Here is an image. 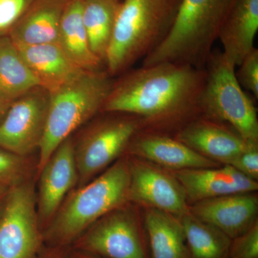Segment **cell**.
Here are the masks:
<instances>
[{
  "label": "cell",
  "mask_w": 258,
  "mask_h": 258,
  "mask_svg": "<svg viewBox=\"0 0 258 258\" xmlns=\"http://www.w3.org/2000/svg\"><path fill=\"white\" fill-rule=\"evenodd\" d=\"M128 201L181 217L189 205L182 186L173 173L150 161L129 159Z\"/></svg>",
  "instance_id": "obj_11"
},
{
  "label": "cell",
  "mask_w": 258,
  "mask_h": 258,
  "mask_svg": "<svg viewBox=\"0 0 258 258\" xmlns=\"http://www.w3.org/2000/svg\"><path fill=\"white\" fill-rule=\"evenodd\" d=\"M181 0H122L105 68L114 78L160 45L170 32Z\"/></svg>",
  "instance_id": "obj_3"
},
{
  "label": "cell",
  "mask_w": 258,
  "mask_h": 258,
  "mask_svg": "<svg viewBox=\"0 0 258 258\" xmlns=\"http://www.w3.org/2000/svg\"><path fill=\"white\" fill-rule=\"evenodd\" d=\"M229 258H258V222L232 239Z\"/></svg>",
  "instance_id": "obj_27"
},
{
  "label": "cell",
  "mask_w": 258,
  "mask_h": 258,
  "mask_svg": "<svg viewBox=\"0 0 258 258\" xmlns=\"http://www.w3.org/2000/svg\"><path fill=\"white\" fill-rule=\"evenodd\" d=\"M70 0H33L10 32L16 45L57 42L61 19Z\"/></svg>",
  "instance_id": "obj_17"
},
{
  "label": "cell",
  "mask_w": 258,
  "mask_h": 258,
  "mask_svg": "<svg viewBox=\"0 0 258 258\" xmlns=\"http://www.w3.org/2000/svg\"><path fill=\"white\" fill-rule=\"evenodd\" d=\"M184 189L188 203L233 194L255 192L257 181L247 177L233 166L183 169L173 171Z\"/></svg>",
  "instance_id": "obj_16"
},
{
  "label": "cell",
  "mask_w": 258,
  "mask_h": 258,
  "mask_svg": "<svg viewBox=\"0 0 258 258\" xmlns=\"http://www.w3.org/2000/svg\"><path fill=\"white\" fill-rule=\"evenodd\" d=\"M44 244L33 186L10 188L0 215V258H40Z\"/></svg>",
  "instance_id": "obj_9"
},
{
  "label": "cell",
  "mask_w": 258,
  "mask_h": 258,
  "mask_svg": "<svg viewBox=\"0 0 258 258\" xmlns=\"http://www.w3.org/2000/svg\"><path fill=\"white\" fill-rule=\"evenodd\" d=\"M238 0H181L166 38L142 66L176 62L204 69L224 22Z\"/></svg>",
  "instance_id": "obj_4"
},
{
  "label": "cell",
  "mask_w": 258,
  "mask_h": 258,
  "mask_svg": "<svg viewBox=\"0 0 258 258\" xmlns=\"http://www.w3.org/2000/svg\"><path fill=\"white\" fill-rule=\"evenodd\" d=\"M70 258H102L98 256L93 255V254L86 253V252H81V251L75 250L71 251Z\"/></svg>",
  "instance_id": "obj_32"
},
{
  "label": "cell",
  "mask_w": 258,
  "mask_h": 258,
  "mask_svg": "<svg viewBox=\"0 0 258 258\" xmlns=\"http://www.w3.org/2000/svg\"><path fill=\"white\" fill-rule=\"evenodd\" d=\"M114 79L106 69L83 71L50 93L45 132L39 151L38 171L59 145L83 123L101 113Z\"/></svg>",
  "instance_id": "obj_5"
},
{
  "label": "cell",
  "mask_w": 258,
  "mask_h": 258,
  "mask_svg": "<svg viewBox=\"0 0 258 258\" xmlns=\"http://www.w3.org/2000/svg\"><path fill=\"white\" fill-rule=\"evenodd\" d=\"M39 173L37 210L43 232L63 203L66 195L79 182L74 142L71 137L59 145Z\"/></svg>",
  "instance_id": "obj_12"
},
{
  "label": "cell",
  "mask_w": 258,
  "mask_h": 258,
  "mask_svg": "<svg viewBox=\"0 0 258 258\" xmlns=\"http://www.w3.org/2000/svg\"><path fill=\"white\" fill-rule=\"evenodd\" d=\"M189 212L233 239L257 222L258 197L247 192L208 199L193 203Z\"/></svg>",
  "instance_id": "obj_15"
},
{
  "label": "cell",
  "mask_w": 258,
  "mask_h": 258,
  "mask_svg": "<svg viewBox=\"0 0 258 258\" xmlns=\"http://www.w3.org/2000/svg\"><path fill=\"white\" fill-rule=\"evenodd\" d=\"M40 86L9 36L0 38V100L12 103Z\"/></svg>",
  "instance_id": "obj_22"
},
{
  "label": "cell",
  "mask_w": 258,
  "mask_h": 258,
  "mask_svg": "<svg viewBox=\"0 0 258 258\" xmlns=\"http://www.w3.org/2000/svg\"><path fill=\"white\" fill-rule=\"evenodd\" d=\"M258 30V0H238L219 33L222 53L237 67L254 48Z\"/></svg>",
  "instance_id": "obj_19"
},
{
  "label": "cell",
  "mask_w": 258,
  "mask_h": 258,
  "mask_svg": "<svg viewBox=\"0 0 258 258\" xmlns=\"http://www.w3.org/2000/svg\"><path fill=\"white\" fill-rule=\"evenodd\" d=\"M83 0H70L61 19L57 44L70 60L84 71L102 70L104 63L91 50L83 21Z\"/></svg>",
  "instance_id": "obj_20"
},
{
  "label": "cell",
  "mask_w": 258,
  "mask_h": 258,
  "mask_svg": "<svg viewBox=\"0 0 258 258\" xmlns=\"http://www.w3.org/2000/svg\"><path fill=\"white\" fill-rule=\"evenodd\" d=\"M127 150L134 157L173 171L219 166V163L204 157L169 134L141 131Z\"/></svg>",
  "instance_id": "obj_14"
},
{
  "label": "cell",
  "mask_w": 258,
  "mask_h": 258,
  "mask_svg": "<svg viewBox=\"0 0 258 258\" xmlns=\"http://www.w3.org/2000/svg\"><path fill=\"white\" fill-rule=\"evenodd\" d=\"M235 69L222 51L212 50L205 67L201 115L227 123L246 143L258 145L257 111L237 81Z\"/></svg>",
  "instance_id": "obj_6"
},
{
  "label": "cell",
  "mask_w": 258,
  "mask_h": 258,
  "mask_svg": "<svg viewBox=\"0 0 258 258\" xmlns=\"http://www.w3.org/2000/svg\"><path fill=\"white\" fill-rule=\"evenodd\" d=\"M190 258H229L231 240L227 235L189 212L179 217Z\"/></svg>",
  "instance_id": "obj_24"
},
{
  "label": "cell",
  "mask_w": 258,
  "mask_h": 258,
  "mask_svg": "<svg viewBox=\"0 0 258 258\" xmlns=\"http://www.w3.org/2000/svg\"><path fill=\"white\" fill-rule=\"evenodd\" d=\"M49 101L50 93L37 86L13 101L0 121V147L23 157L39 149Z\"/></svg>",
  "instance_id": "obj_10"
},
{
  "label": "cell",
  "mask_w": 258,
  "mask_h": 258,
  "mask_svg": "<svg viewBox=\"0 0 258 258\" xmlns=\"http://www.w3.org/2000/svg\"><path fill=\"white\" fill-rule=\"evenodd\" d=\"M205 70L161 62L129 69L114 80L105 113L137 115L143 131L174 135L201 115Z\"/></svg>",
  "instance_id": "obj_1"
},
{
  "label": "cell",
  "mask_w": 258,
  "mask_h": 258,
  "mask_svg": "<svg viewBox=\"0 0 258 258\" xmlns=\"http://www.w3.org/2000/svg\"><path fill=\"white\" fill-rule=\"evenodd\" d=\"M10 105H11V103H7V102L0 100V121L5 116V113L8 111Z\"/></svg>",
  "instance_id": "obj_33"
},
{
  "label": "cell",
  "mask_w": 258,
  "mask_h": 258,
  "mask_svg": "<svg viewBox=\"0 0 258 258\" xmlns=\"http://www.w3.org/2000/svg\"><path fill=\"white\" fill-rule=\"evenodd\" d=\"M122 0H83V21L90 46L105 64Z\"/></svg>",
  "instance_id": "obj_23"
},
{
  "label": "cell",
  "mask_w": 258,
  "mask_h": 258,
  "mask_svg": "<svg viewBox=\"0 0 258 258\" xmlns=\"http://www.w3.org/2000/svg\"><path fill=\"white\" fill-rule=\"evenodd\" d=\"M85 129L74 142V154L80 186L106 170L128 149L136 134L143 130L137 115L105 113Z\"/></svg>",
  "instance_id": "obj_7"
},
{
  "label": "cell",
  "mask_w": 258,
  "mask_h": 258,
  "mask_svg": "<svg viewBox=\"0 0 258 258\" xmlns=\"http://www.w3.org/2000/svg\"><path fill=\"white\" fill-rule=\"evenodd\" d=\"M229 165L250 179H258V145H250L231 161Z\"/></svg>",
  "instance_id": "obj_29"
},
{
  "label": "cell",
  "mask_w": 258,
  "mask_h": 258,
  "mask_svg": "<svg viewBox=\"0 0 258 258\" xmlns=\"http://www.w3.org/2000/svg\"><path fill=\"white\" fill-rule=\"evenodd\" d=\"M10 188L5 186L4 185L0 184V215L3 211L5 202L8 198Z\"/></svg>",
  "instance_id": "obj_31"
},
{
  "label": "cell",
  "mask_w": 258,
  "mask_h": 258,
  "mask_svg": "<svg viewBox=\"0 0 258 258\" xmlns=\"http://www.w3.org/2000/svg\"><path fill=\"white\" fill-rule=\"evenodd\" d=\"M16 46L40 86L49 93L62 87L84 71L70 60L57 42Z\"/></svg>",
  "instance_id": "obj_18"
},
{
  "label": "cell",
  "mask_w": 258,
  "mask_h": 258,
  "mask_svg": "<svg viewBox=\"0 0 258 258\" xmlns=\"http://www.w3.org/2000/svg\"><path fill=\"white\" fill-rule=\"evenodd\" d=\"M144 229L151 258H190L184 229L178 217L147 208Z\"/></svg>",
  "instance_id": "obj_21"
},
{
  "label": "cell",
  "mask_w": 258,
  "mask_h": 258,
  "mask_svg": "<svg viewBox=\"0 0 258 258\" xmlns=\"http://www.w3.org/2000/svg\"><path fill=\"white\" fill-rule=\"evenodd\" d=\"M130 164L115 161L96 179L80 186L61 205L43 230L47 247H71L102 217L128 201Z\"/></svg>",
  "instance_id": "obj_2"
},
{
  "label": "cell",
  "mask_w": 258,
  "mask_h": 258,
  "mask_svg": "<svg viewBox=\"0 0 258 258\" xmlns=\"http://www.w3.org/2000/svg\"><path fill=\"white\" fill-rule=\"evenodd\" d=\"M235 72L237 81L242 88L250 91L254 98H258V50H253L246 56Z\"/></svg>",
  "instance_id": "obj_28"
},
{
  "label": "cell",
  "mask_w": 258,
  "mask_h": 258,
  "mask_svg": "<svg viewBox=\"0 0 258 258\" xmlns=\"http://www.w3.org/2000/svg\"><path fill=\"white\" fill-rule=\"evenodd\" d=\"M73 249L102 258H151L145 229L127 204L94 222Z\"/></svg>",
  "instance_id": "obj_8"
},
{
  "label": "cell",
  "mask_w": 258,
  "mask_h": 258,
  "mask_svg": "<svg viewBox=\"0 0 258 258\" xmlns=\"http://www.w3.org/2000/svg\"><path fill=\"white\" fill-rule=\"evenodd\" d=\"M33 0H0V38L10 32Z\"/></svg>",
  "instance_id": "obj_26"
},
{
  "label": "cell",
  "mask_w": 258,
  "mask_h": 258,
  "mask_svg": "<svg viewBox=\"0 0 258 258\" xmlns=\"http://www.w3.org/2000/svg\"><path fill=\"white\" fill-rule=\"evenodd\" d=\"M71 247H46L40 258H70Z\"/></svg>",
  "instance_id": "obj_30"
},
{
  "label": "cell",
  "mask_w": 258,
  "mask_h": 258,
  "mask_svg": "<svg viewBox=\"0 0 258 258\" xmlns=\"http://www.w3.org/2000/svg\"><path fill=\"white\" fill-rule=\"evenodd\" d=\"M30 165L26 157L0 147V184L14 187L29 181Z\"/></svg>",
  "instance_id": "obj_25"
},
{
  "label": "cell",
  "mask_w": 258,
  "mask_h": 258,
  "mask_svg": "<svg viewBox=\"0 0 258 258\" xmlns=\"http://www.w3.org/2000/svg\"><path fill=\"white\" fill-rule=\"evenodd\" d=\"M174 137L204 157L224 164H230L250 146L227 123L203 115L185 125Z\"/></svg>",
  "instance_id": "obj_13"
}]
</instances>
